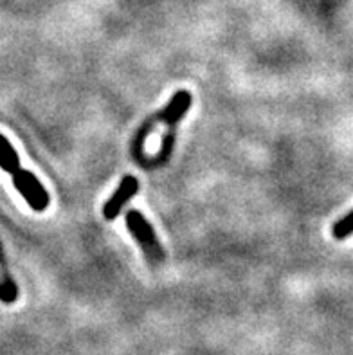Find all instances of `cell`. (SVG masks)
Here are the masks:
<instances>
[{"label":"cell","mask_w":353,"mask_h":355,"mask_svg":"<svg viewBox=\"0 0 353 355\" xmlns=\"http://www.w3.org/2000/svg\"><path fill=\"white\" fill-rule=\"evenodd\" d=\"M0 276H2V285L6 288V296H8V303L17 302L18 297V288L15 285V282L11 279L8 272V266H6V258H4V249H2V242H0Z\"/></svg>","instance_id":"cell-6"},{"label":"cell","mask_w":353,"mask_h":355,"mask_svg":"<svg viewBox=\"0 0 353 355\" xmlns=\"http://www.w3.org/2000/svg\"><path fill=\"white\" fill-rule=\"evenodd\" d=\"M139 191V180L132 175L123 177V180L119 182L117 189L114 191V195L107 200V204L103 206V216L107 220H114L119 216V213L123 211V207L126 206L130 198L134 197Z\"/></svg>","instance_id":"cell-3"},{"label":"cell","mask_w":353,"mask_h":355,"mask_svg":"<svg viewBox=\"0 0 353 355\" xmlns=\"http://www.w3.org/2000/svg\"><path fill=\"white\" fill-rule=\"evenodd\" d=\"M126 225H128L130 233L135 236V240H137V243L144 251L148 260L152 261V263H161V261H164V251H162L161 243L157 240L155 231H153L152 224L141 215V211L130 209L126 213Z\"/></svg>","instance_id":"cell-1"},{"label":"cell","mask_w":353,"mask_h":355,"mask_svg":"<svg viewBox=\"0 0 353 355\" xmlns=\"http://www.w3.org/2000/svg\"><path fill=\"white\" fill-rule=\"evenodd\" d=\"M189 107H191V94L188 90H179L171 96L168 105L162 110H159L157 117H159V121L166 123L170 128H177V125L186 116Z\"/></svg>","instance_id":"cell-4"},{"label":"cell","mask_w":353,"mask_h":355,"mask_svg":"<svg viewBox=\"0 0 353 355\" xmlns=\"http://www.w3.org/2000/svg\"><path fill=\"white\" fill-rule=\"evenodd\" d=\"M0 168L8 171L9 175H13L20 168V159H18L17 152L2 134H0Z\"/></svg>","instance_id":"cell-5"},{"label":"cell","mask_w":353,"mask_h":355,"mask_svg":"<svg viewBox=\"0 0 353 355\" xmlns=\"http://www.w3.org/2000/svg\"><path fill=\"white\" fill-rule=\"evenodd\" d=\"M332 233H334V239H337V240H346L348 236H352L353 234V209L348 213V215H345L343 218H339V220L334 224V227H332Z\"/></svg>","instance_id":"cell-7"},{"label":"cell","mask_w":353,"mask_h":355,"mask_svg":"<svg viewBox=\"0 0 353 355\" xmlns=\"http://www.w3.org/2000/svg\"><path fill=\"white\" fill-rule=\"evenodd\" d=\"M11 177H13L15 188L22 193V197L31 206V209H35L38 213L47 209V206H49V193L45 191L40 180L36 179L31 171L18 168Z\"/></svg>","instance_id":"cell-2"},{"label":"cell","mask_w":353,"mask_h":355,"mask_svg":"<svg viewBox=\"0 0 353 355\" xmlns=\"http://www.w3.org/2000/svg\"><path fill=\"white\" fill-rule=\"evenodd\" d=\"M0 302L8 303V296H6V288L4 285H2V282H0Z\"/></svg>","instance_id":"cell-8"}]
</instances>
